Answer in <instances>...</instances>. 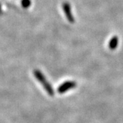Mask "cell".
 I'll return each instance as SVG.
<instances>
[{"mask_svg": "<svg viewBox=\"0 0 123 123\" xmlns=\"http://www.w3.org/2000/svg\"><path fill=\"white\" fill-rule=\"evenodd\" d=\"M34 75L36 77V79H38L40 82L41 83V84L43 86V87L45 88L46 91L49 94L51 95V96H53V94H54L53 88L51 87V86L50 85V84L47 81L45 77L43 75V73L40 70H34Z\"/></svg>", "mask_w": 123, "mask_h": 123, "instance_id": "1", "label": "cell"}, {"mask_svg": "<svg viewBox=\"0 0 123 123\" xmlns=\"http://www.w3.org/2000/svg\"><path fill=\"white\" fill-rule=\"evenodd\" d=\"M62 8H63V11L64 12V14L66 16L67 20L70 23H74L75 18H74L73 15V12H72L70 5L68 2H64L63 4V5H62Z\"/></svg>", "mask_w": 123, "mask_h": 123, "instance_id": "2", "label": "cell"}, {"mask_svg": "<svg viewBox=\"0 0 123 123\" xmlns=\"http://www.w3.org/2000/svg\"><path fill=\"white\" fill-rule=\"evenodd\" d=\"M75 86H76V83L75 82L68 81H66L64 84H62L61 86L57 89V91H58L59 93H61L62 94V93L67 92L70 89L75 88Z\"/></svg>", "mask_w": 123, "mask_h": 123, "instance_id": "3", "label": "cell"}, {"mask_svg": "<svg viewBox=\"0 0 123 123\" xmlns=\"http://www.w3.org/2000/svg\"><path fill=\"white\" fill-rule=\"evenodd\" d=\"M118 44V38L115 36L110 39L109 42V48L111 50H114L117 48Z\"/></svg>", "mask_w": 123, "mask_h": 123, "instance_id": "4", "label": "cell"}, {"mask_svg": "<svg viewBox=\"0 0 123 123\" xmlns=\"http://www.w3.org/2000/svg\"><path fill=\"white\" fill-rule=\"evenodd\" d=\"M31 4V0H22L21 1V6L24 8H28Z\"/></svg>", "mask_w": 123, "mask_h": 123, "instance_id": "5", "label": "cell"}]
</instances>
